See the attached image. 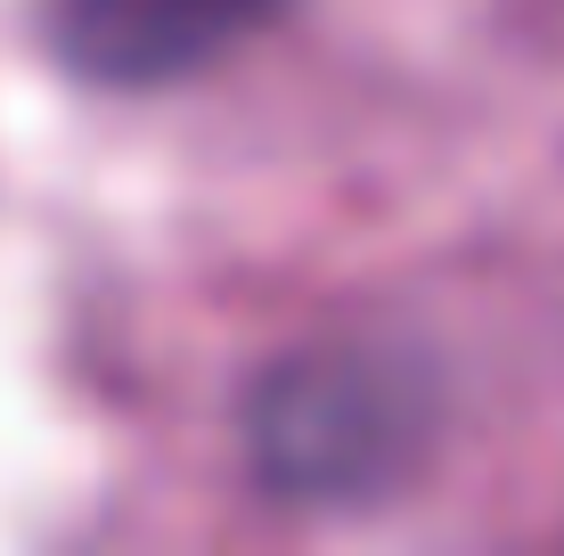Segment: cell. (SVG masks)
Here are the masks:
<instances>
[{
    "mask_svg": "<svg viewBox=\"0 0 564 556\" xmlns=\"http://www.w3.org/2000/svg\"><path fill=\"white\" fill-rule=\"evenodd\" d=\"M442 426L434 369L410 344H295L238 393V467L270 508L360 515L425 475Z\"/></svg>",
    "mask_w": 564,
    "mask_h": 556,
    "instance_id": "obj_1",
    "label": "cell"
},
{
    "mask_svg": "<svg viewBox=\"0 0 564 556\" xmlns=\"http://www.w3.org/2000/svg\"><path fill=\"white\" fill-rule=\"evenodd\" d=\"M286 0H50L42 42L83 90L148 99L246 50Z\"/></svg>",
    "mask_w": 564,
    "mask_h": 556,
    "instance_id": "obj_2",
    "label": "cell"
}]
</instances>
